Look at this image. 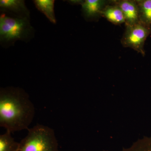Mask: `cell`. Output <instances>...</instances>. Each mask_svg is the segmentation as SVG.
<instances>
[{"mask_svg":"<svg viewBox=\"0 0 151 151\" xmlns=\"http://www.w3.org/2000/svg\"><path fill=\"white\" fill-rule=\"evenodd\" d=\"M35 114V108L28 94L19 87L0 90V126L13 133L28 129Z\"/></svg>","mask_w":151,"mask_h":151,"instance_id":"obj_1","label":"cell"},{"mask_svg":"<svg viewBox=\"0 0 151 151\" xmlns=\"http://www.w3.org/2000/svg\"><path fill=\"white\" fill-rule=\"evenodd\" d=\"M33 28L29 18L8 16L0 17V41L2 45L10 46L16 41H27L33 35Z\"/></svg>","mask_w":151,"mask_h":151,"instance_id":"obj_2","label":"cell"},{"mask_svg":"<svg viewBox=\"0 0 151 151\" xmlns=\"http://www.w3.org/2000/svg\"><path fill=\"white\" fill-rule=\"evenodd\" d=\"M27 135L19 143L18 151H58L54 130L37 124L28 129Z\"/></svg>","mask_w":151,"mask_h":151,"instance_id":"obj_3","label":"cell"},{"mask_svg":"<svg viewBox=\"0 0 151 151\" xmlns=\"http://www.w3.org/2000/svg\"><path fill=\"white\" fill-rule=\"evenodd\" d=\"M151 34V26L143 24L140 22L133 25L127 26L121 42L124 47L133 49L145 56V42Z\"/></svg>","mask_w":151,"mask_h":151,"instance_id":"obj_4","label":"cell"},{"mask_svg":"<svg viewBox=\"0 0 151 151\" xmlns=\"http://www.w3.org/2000/svg\"><path fill=\"white\" fill-rule=\"evenodd\" d=\"M114 2L123 12L126 26L139 22V7L137 0H121Z\"/></svg>","mask_w":151,"mask_h":151,"instance_id":"obj_5","label":"cell"},{"mask_svg":"<svg viewBox=\"0 0 151 151\" xmlns=\"http://www.w3.org/2000/svg\"><path fill=\"white\" fill-rule=\"evenodd\" d=\"M1 11L12 13L19 18L29 17V11L23 0H1Z\"/></svg>","mask_w":151,"mask_h":151,"instance_id":"obj_6","label":"cell"},{"mask_svg":"<svg viewBox=\"0 0 151 151\" xmlns=\"http://www.w3.org/2000/svg\"><path fill=\"white\" fill-rule=\"evenodd\" d=\"M111 1L104 0H85L81 4L82 12L85 18L93 19L101 16V12Z\"/></svg>","mask_w":151,"mask_h":151,"instance_id":"obj_7","label":"cell"},{"mask_svg":"<svg viewBox=\"0 0 151 151\" xmlns=\"http://www.w3.org/2000/svg\"><path fill=\"white\" fill-rule=\"evenodd\" d=\"M110 3H111V1ZM103 9L101 16L105 17L113 24L119 25L125 23L123 12L119 6L112 1Z\"/></svg>","mask_w":151,"mask_h":151,"instance_id":"obj_8","label":"cell"},{"mask_svg":"<svg viewBox=\"0 0 151 151\" xmlns=\"http://www.w3.org/2000/svg\"><path fill=\"white\" fill-rule=\"evenodd\" d=\"M34 3L36 8L43 13L50 21L55 24H56L54 0H35Z\"/></svg>","mask_w":151,"mask_h":151,"instance_id":"obj_9","label":"cell"},{"mask_svg":"<svg viewBox=\"0 0 151 151\" xmlns=\"http://www.w3.org/2000/svg\"><path fill=\"white\" fill-rule=\"evenodd\" d=\"M139 9L140 22L151 26V0H137Z\"/></svg>","mask_w":151,"mask_h":151,"instance_id":"obj_10","label":"cell"},{"mask_svg":"<svg viewBox=\"0 0 151 151\" xmlns=\"http://www.w3.org/2000/svg\"><path fill=\"white\" fill-rule=\"evenodd\" d=\"M19 143L15 141L12 133L6 131L0 136V151H18Z\"/></svg>","mask_w":151,"mask_h":151,"instance_id":"obj_11","label":"cell"},{"mask_svg":"<svg viewBox=\"0 0 151 151\" xmlns=\"http://www.w3.org/2000/svg\"><path fill=\"white\" fill-rule=\"evenodd\" d=\"M122 151H151V137H145L134 143L130 147Z\"/></svg>","mask_w":151,"mask_h":151,"instance_id":"obj_12","label":"cell"},{"mask_svg":"<svg viewBox=\"0 0 151 151\" xmlns=\"http://www.w3.org/2000/svg\"><path fill=\"white\" fill-rule=\"evenodd\" d=\"M83 1H68V2L70 3V4H80L81 5V4H82V2H83Z\"/></svg>","mask_w":151,"mask_h":151,"instance_id":"obj_13","label":"cell"}]
</instances>
